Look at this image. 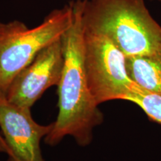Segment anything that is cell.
<instances>
[{"label": "cell", "mask_w": 161, "mask_h": 161, "mask_svg": "<svg viewBox=\"0 0 161 161\" xmlns=\"http://www.w3.org/2000/svg\"><path fill=\"white\" fill-rule=\"evenodd\" d=\"M0 153H5L7 154L9 153L8 146L5 137L2 135L1 133H0Z\"/></svg>", "instance_id": "obj_9"}, {"label": "cell", "mask_w": 161, "mask_h": 161, "mask_svg": "<svg viewBox=\"0 0 161 161\" xmlns=\"http://www.w3.org/2000/svg\"><path fill=\"white\" fill-rule=\"evenodd\" d=\"M73 6L70 2L52 11L43 23L29 29L22 22L6 23L0 37V94L6 95L11 82L46 47L62 38L72 25Z\"/></svg>", "instance_id": "obj_3"}, {"label": "cell", "mask_w": 161, "mask_h": 161, "mask_svg": "<svg viewBox=\"0 0 161 161\" xmlns=\"http://www.w3.org/2000/svg\"><path fill=\"white\" fill-rule=\"evenodd\" d=\"M73 19L62 37L64 63L58 84V112L53 128L45 137L49 146H55L66 136L78 145L86 146L92 138V131L103 119L88 86L84 70V0L72 1Z\"/></svg>", "instance_id": "obj_1"}, {"label": "cell", "mask_w": 161, "mask_h": 161, "mask_svg": "<svg viewBox=\"0 0 161 161\" xmlns=\"http://www.w3.org/2000/svg\"><path fill=\"white\" fill-rule=\"evenodd\" d=\"M64 63L62 38L43 49L11 82L6 98L11 103L30 108L48 88L58 85Z\"/></svg>", "instance_id": "obj_5"}, {"label": "cell", "mask_w": 161, "mask_h": 161, "mask_svg": "<svg viewBox=\"0 0 161 161\" xmlns=\"http://www.w3.org/2000/svg\"><path fill=\"white\" fill-rule=\"evenodd\" d=\"M128 74L142 89L161 93V56L126 57Z\"/></svg>", "instance_id": "obj_7"}, {"label": "cell", "mask_w": 161, "mask_h": 161, "mask_svg": "<svg viewBox=\"0 0 161 161\" xmlns=\"http://www.w3.org/2000/svg\"><path fill=\"white\" fill-rule=\"evenodd\" d=\"M85 31L105 36L125 57L161 56V25L145 0H84Z\"/></svg>", "instance_id": "obj_2"}, {"label": "cell", "mask_w": 161, "mask_h": 161, "mask_svg": "<svg viewBox=\"0 0 161 161\" xmlns=\"http://www.w3.org/2000/svg\"><path fill=\"white\" fill-rule=\"evenodd\" d=\"M125 100L136 104L148 117L161 124V93L149 92L135 84Z\"/></svg>", "instance_id": "obj_8"}, {"label": "cell", "mask_w": 161, "mask_h": 161, "mask_svg": "<svg viewBox=\"0 0 161 161\" xmlns=\"http://www.w3.org/2000/svg\"><path fill=\"white\" fill-rule=\"evenodd\" d=\"M84 70L96 103L125 100L135 84L126 68V57L105 36L84 29Z\"/></svg>", "instance_id": "obj_4"}, {"label": "cell", "mask_w": 161, "mask_h": 161, "mask_svg": "<svg viewBox=\"0 0 161 161\" xmlns=\"http://www.w3.org/2000/svg\"><path fill=\"white\" fill-rule=\"evenodd\" d=\"M5 25H6V23H1V22H0V37H1L2 34L3 33L4 30H5Z\"/></svg>", "instance_id": "obj_10"}, {"label": "cell", "mask_w": 161, "mask_h": 161, "mask_svg": "<svg viewBox=\"0 0 161 161\" xmlns=\"http://www.w3.org/2000/svg\"><path fill=\"white\" fill-rule=\"evenodd\" d=\"M157 1H158V2H160V3H161V0H157Z\"/></svg>", "instance_id": "obj_11"}, {"label": "cell", "mask_w": 161, "mask_h": 161, "mask_svg": "<svg viewBox=\"0 0 161 161\" xmlns=\"http://www.w3.org/2000/svg\"><path fill=\"white\" fill-rule=\"evenodd\" d=\"M53 125L37 123L30 108L11 103L0 94V128L9 148L8 161H45L40 141L51 132Z\"/></svg>", "instance_id": "obj_6"}]
</instances>
